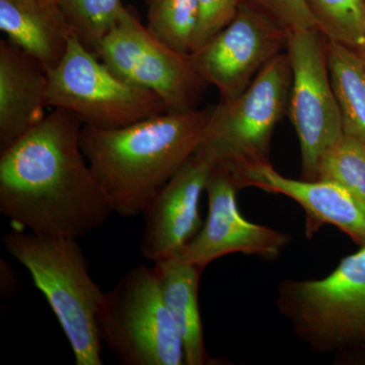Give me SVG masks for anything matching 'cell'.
Returning <instances> with one entry per match:
<instances>
[{
    "instance_id": "7",
    "label": "cell",
    "mask_w": 365,
    "mask_h": 365,
    "mask_svg": "<svg viewBox=\"0 0 365 365\" xmlns=\"http://www.w3.org/2000/svg\"><path fill=\"white\" fill-rule=\"evenodd\" d=\"M48 105L102 129L128 126L168 112L158 96L120 78L76 37L49 73Z\"/></svg>"
},
{
    "instance_id": "10",
    "label": "cell",
    "mask_w": 365,
    "mask_h": 365,
    "mask_svg": "<svg viewBox=\"0 0 365 365\" xmlns=\"http://www.w3.org/2000/svg\"><path fill=\"white\" fill-rule=\"evenodd\" d=\"M289 31L247 2L234 20L190 54L194 68L220 101L239 97L271 60L287 50Z\"/></svg>"
},
{
    "instance_id": "23",
    "label": "cell",
    "mask_w": 365,
    "mask_h": 365,
    "mask_svg": "<svg viewBox=\"0 0 365 365\" xmlns=\"http://www.w3.org/2000/svg\"><path fill=\"white\" fill-rule=\"evenodd\" d=\"M277 21L289 32L318 29L307 0H242Z\"/></svg>"
},
{
    "instance_id": "21",
    "label": "cell",
    "mask_w": 365,
    "mask_h": 365,
    "mask_svg": "<svg viewBox=\"0 0 365 365\" xmlns=\"http://www.w3.org/2000/svg\"><path fill=\"white\" fill-rule=\"evenodd\" d=\"M317 180L339 185L365 207V144L344 135L322 158Z\"/></svg>"
},
{
    "instance_id": "9",
    "label": "cell",
    "mask_w": 365,
    "mask_h": 365,
    "mask_svg": "<svg viewBox=\"0 0 365 365\" xmlns=\"http://www.w3.org/2000/svg\"><path fill=\"white\" fill-rule=\"evenodd\" d=\"M326 43L319 29L294 31L285 50L292 73L287 113L302 151L300 179L306 181L317 180L322 158L344 137Z\"/></svg>"
},
{
    "instance_id": "12",
    "label": "cell",
    "mask_w": 365,
    "mask_h": 365,
    "mask_svg": "<svg viewBox=\"0 0 365 365\" xmlns=\"http://www.w3.org/2000/svg\"><path fill=\"white\" fill-rule=\"evenodd\" d=\"M215 163L200 151L182 165L143 211L140 252L153 264L179 254L200 230L201 195Z\"/></svg>"
},
{
    "instance_id": "18",
    "label": "cell",
    "mask_w": 365,
    "mask_h": 365,
    "mask_svg": "<svg viewBox=\"0 0 365 365\" xmlns=\"http://www.w3.org/2000/svg\"><path fill=\"white\" fill-rule=\"evenodd\" d=\"M148 29L184 54L193 51L198 24V0H146Z\"/></svg>"
},
{
    "instance_id": "17",
    "label": "cell",
    "mask_w": 365,
    "mask_h": 365,
    "mask_svg": "<svg viewBox=\"0 0 365 365\" xmlns=\"http://www.w3.org/2000/svg\"><path fill=\"white\" fill-rule=\"evenodd\" d=\"M327 59L344 135L365 144V58L359 50L327 40Z\"/></svg>"
},
{
    "instance_id": "4",
    "label": "cell",
    "mask_w": 365,
    "mask_h": 365,
    "mask_svg": "<svg viewBox=\"0 0 365 365\" xmlns=\"http://www.w3.org/2000/svg\"><path fill=\"white\" fill-rule=\"evenodd\" d=\"M276 306L309 351L365 365V247L326 277L281 281Z\"/></svg>"
},
{
    "instance_id": "11",
    "label": "cell",
    "mask_w": 365,
    "mask_h": 365,
    "mask_svg": "<svg viewBox=\"0 0 365 365\" xmlns=\"http://www.w3.org/2000/svg\"><path fill=\"white\" fill-rule=\"evenodd\" d=\"M205 191L208 215L203 227L177 254L182 260L204 268L211 262L235 253L260 257L272 261L279 258L292 237L265 225L248 222L237 205V185L227 170L215 168Z\"/></svg>"
},
{
    "instance_id": "13",
    "label": "cell",
    "mask_w": 365,
    "mask_h": 365,
    "mask_svg": "<svg viewBox=\"0 0 365 365\" xmlns=\"http://www.w3.org/2000/svg\"><path fill=\"white\" fill-rule=\"evenodd\" d=\"M237 189L254 187L279 194L299 204L306 212V235L314 237L324 225L339 228L360 248L365 247V207L335 182L294 180L282 176L271 163L254 165L232 176Z\"/></svg>"
},
{
    "instance_id": "15",
    "label": "cell",
    "mask_w": 365,
    "mask_h": 365,
    "mask_svg": "<svg viewBox=\"0 0 365 365\" xmlns=\"http://www.w3.org/2000/svg\"><path fill=\"white\" fill-rule=\"evenodd\" d=\"M0 30L48 73L56 68L76 37L59 0H0Z\"/></svg>"
},
{
    "instance_id": "2",
    "label": "cell",
    "mask_w": 365,
    "mask_h": 365,
    "mask_svg": "<svg viewBox=\"0 0 365 365\" xmlns=\"http://www.w3.org/2000/svg\"><path fill=\"white\" fill-rule=\"evenodd\" d=\"M210 110L170 113L114 129L83 125L81 148L113 213L143 215L198 150Z\"/></svg>"
},
{
    "instance_id": "8",
    "label": "cell",
    "mask_w": 365,
    "mask_h": 365,
    "mask_svg": "<svg viewBox=\"0 0 365 365\" xmlns=\"http://www.w3.org/2000/svg\"><path fill=\"white\" fill-rule=\"evenodd\" d=\"M96 55L120 78L155 93L170 113L197 109L207 86L190 55L158 39L127 9Z\"/></svg>"
},
{
    "instance_id": "6",
    "label": "cell",
    "mask_w": 365,
    "mask_h": 365,
    "mask_svg": "<svg viewBox=\"0 0 365 365\" xmlns=\"http://www.w3.org/2000/svg\"><path fill=\"white\" fill-rule=\"evenodd\" d=\"M98 328L103 344L122 364L186 365L153 264L131 269L105 292Z\"/></svg>"
},
{
    "instance_id": "16",
    "label": "cell",
    "mask_w": 365,
    "mask_h": 365,
    "mask_svg": "<svg viewBox=\"0 0 365 365\" xmlns=\"http://www.w3.org/2000/svg\"><path fill=\"white\" fill-rule=\"evenodd\" d=\"M153 265L163 299L181 336L186 365L215 364L205 348L199 309V282L203 269L182 260L178 255Z\"/></svg>"
},
{
    "instance_id": "20",
    "label": "cell",
    "mask_w": 365,
    "mask_h": 365,
    "mask_svg": "<svg viewBox=\"0 0 365 365\" xmlns=\"http://www.w3.org/2000/svg\"><path fill=\"white\" fill-rule=\"evenodd\" d=\"M59 4L76 37L95 54L126 9L122 0H59Z\"/></svg>"
},
{
    "instance_id": "24",
    "label": "cell",
    "mask_w": 365,
    "mask_h": 365,
    "mask_svg": "<svg viewBox=\"0 0 365 365\" xmlns=\"http://www.w3.org/2000/svg\"><path fill=\"white\" fill-rule=\"evenodd\" d=\"M359 52L361 53L362 55H364V58H365V40H364V47L361 48V50H360Z\"/></svg>"
},
{
    "instance_id": "19",
    "label": "cell",
    "mask_w": 365,
    "mask_h": 365,
    "mask_svg": "<svg viewBox=\"0 0 365 365\" xmlns=\"http://www.w3.org/2000/svg\"><path fill=\"white\" fill-rule=\"evenodd\" d=\"M326 39L361 50L365 40V0H307Z\"/></svg>"
},
{
    "instance_id": "22",
    "label": "cell",
    "mask_w": 365,
    "mask_h": 365,
    "mask_svg": "<svg viewBox=\"0 0 365 365\" xmlns=\"http://www.w3.org/2000/svg\"><path fill=\"white\" fill-rule=\"evenodd\" d=\"M241 4L242 0H198V24L192 52L202 47L234 20Z\"/></svg>"
},
{
    "instance_id": "5",
    "label": "cell",
    "mask_w": 365,
    "mask_h": 365,
    "mask_svg": "<svg viewBox=\"0 0 365 365\" xmlns=\"http://www.w3.org/2000/svg\"><path fill=\"white\" fill-rule=\"evenodd\" d=\"M292 73L287 53L264 67L239 97L210 110L202 153L230 176L269 162L276 125L287 113Z\"/></svg>"
},
{
    "instance_id": "14",
    "label": "cell",
    "mask_w": 365,
    "mask_h": 365,
    "mask_svg": "<svg viewBox=\"0 0 365 365\" xmlns=\"http://www.w3.org/2000/svg\"><path fill=\"white\" fill-rule=\"evenodd\" d=\"M49 73L9 41L0 42V150L46 117Z\"/></svg>"
},
{
    "instance_id": "3",
    "label": "cell",
    "mask_w": 365,
    "mask_h": 365,
    "mask_svg": "<svg viewBox=\"0 0 365 365\" xmlns=\"http://www.w3.org/2000/svg\"><path fill=\"white\" fill-rule=\"evenodd\" d=\"M2 244L44 294L71 346L76 364L102 365L98 314L105 292L91 278L78 240L13 227L2 237Z\"/></svg>"
},
{
    "instance_id": "1",
    "label": "cell",
    "mask_w": 365,
    "mask_h": 365,
    "mask_svg": "<svg viewBox=\"0 0 365 365\" xmlns=\"http://www.w3.org/2000/svg\"><path fill=\"white\" fill-rule=\"evenodd\" d=\"M78 117L54 108L0 155V212L13 227L81 239L109 220L81 148Z\"/></svg>"
}]
</instances>
